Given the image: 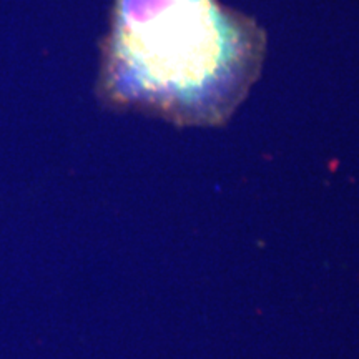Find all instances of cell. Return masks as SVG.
Segmentation results:
<instances>
[{
	"mask_svg": "<svg viewBox=\"0 0 359 359\" xmlns=\"http://www.w3.org/2000/svg\"><path fill=\"white\" fill-rule=\"evenodd\" d=\"M266 35L219 0H116L103 88L114 103L212 127L257 82Z\"/></svg>",
	"mask_w": 359,
	"mask_h": 359,
	"instance_id": "6da1fadb",
	"label": "cell"
}]
</instances>
